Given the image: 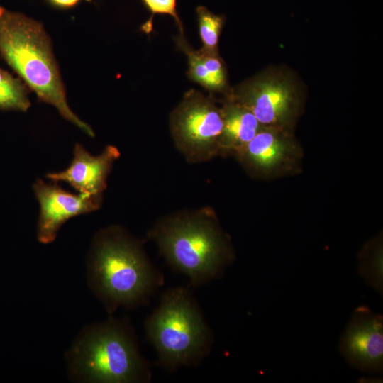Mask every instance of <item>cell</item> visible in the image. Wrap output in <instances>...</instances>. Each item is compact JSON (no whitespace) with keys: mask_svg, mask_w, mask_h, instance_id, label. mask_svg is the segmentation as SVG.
<instances>
[{"mask_svg":"<svg viewBox=\"0 0 383 383\" xmlns=\"http://www.w3.org/2000/svg\"><path fill=\"white\" fill-rule=\"evenodd\" d=\"M88 279L107 311L146 304L165 278L143 243L123 228L106 227L96 235L89 257Z\"/></svg>","mask_w":383,"mask_h":383,"instance_id":"cell-1","label":"cell"},{"mask_svg":"<svg viewBox=\"0 0 383 383\" xmlns=\"http://www.w3.org/2000/svg\"><path fill=\"white\" fill-rule=\"evenodd\" d=\"M148 238L174 270L187 277L192 287L220 278L235 260L231 238L209 207L162 217Z\"/></svg>","mask_w":383,"mask_h":383,"instance_id":"cell-2","label":"cell"},{"mask_svg":"<svg viewBox=\"0 0 383 383\" xmlns=\"http://www.w3.org/2000/svg\"><path fill=\"white\" fill-rule=\"evenodd\" d=\"M66 359L78 380L103 383H142L151 380L127 321L114 317L87 326L77 337Z\"/></svg>","mask_w":383,"mask_h":383,"instance_id":"cell-3","label":"cell"},{"mask_svg":"<svg viewBox=\"0 0 383 383\" xmlns=\"http://www.w3.org/2000/svg\"><path fill=\"white\" fill-rule=\"evenodd\" d=\"M0 52L39 99L55 106L66 120L94 136L91 127L68 106L49 39L40 23L0 8Z\"/></svg>","mask_w":383,"mask_h":383,"instance_id":"cell-4","label":"cell"},{"mask_svg":"<svg viewBox=\"0 0 383 383\" xmlns=\"http://www.w3.org/2000/svg\"><path fill=\"white\" fill-rule=\"evenodd\" d=\"M144 326L158 365L167 370L196 366L211 351L212 331L188 288L166 291Z\"/></svg>","mask_w":383,"mask_h":383,"instance_id":"cell-5","label":"cell"},{"mask_svg":"<svg viewBox=\"0 0 383 383\" xmlns=\"http://www.w3.org/2000/svg\"><path fill=\"white\" fill-rule=\"evenodd\" d=\"M223 114L211 96L195 89L187 91L171 112L170 133L179 152L191 164L219 156Z\"/></svg>","mask_w":383,"mask_h":383,"instance_id":"cell-6","label":"cell"},{"mask_svg":"<svg viewBox=\"0 0 383 383\" xmlns=\"http://www.w3.org/2000/svg\"><path fill=\"white\" fill-rule=\"evenodd\" d=\"M228 98L248 109L264 127L290 131L299 111L295 89L278 76H257L232 91Z\"/></svg>","mask_w":383,"mask_h":383,"instance_id":"cell-7","label":"cell"},{"mask_svg":"<svg viewBox=\"0 0 383 383\" xmlns=\"http://www.w3.org/2000/svg\"><path fill=\"white\" fill-rule=\"evenodd\" d=\"M235 157L250 175L267 179L296 169L302 150L290 131L262 126Z\"/></svg>","mask_w":383,"mask_h":383,"instance_id":"cell-8","label":"cell"},{"mask_svg":"<svg viewBox=\"0 0 383 383\" xmlns=\"http://www.w3.org/2000/svg\"><path fill=\"white\" fill-rule=\"evenodd\" d=\"M348 363L371 374L383 368V318L362 305L353 311L339 344Z\"/></svg>","mask_w":383,"mask_h":383,"instance_id":"cell-9","label":"cell"},{"mask_svg":"<svg viewBox=\"0 0 383 383\" xmlns=\"http://www.w3.org/2000/svg\"><path fill=\"white\" fill-rule=\"evenodd\" d=\"M33 189L40 204L37 238L43 244L52 242L67 220L94 211L102 204L103 198L73 194L42 179L34 183Z\"/></svg>","mask_w":383,"mask_h":383,"instance_id":"cell-10","label":"cell"},{"mask_svg":"<svg viewBox=\"0 0 383 383\" xmlns=\"http://www.w3.org/2000/svg\"><path fill=\"white\" fill-rule=\"evenodd\" d=\"M119 157L120 152L113 145H108L99 155H92L77 143L69 167L63 171L48 173L46 177L55 182H66L79 194L103 198L107 178Z\"/></svg>","mask_w":383,"mask_h":383,"instance_id":"cell-11","label":"cell"},{"mask_svg":"<svg viewBox=\"0 0 383 383\" xmlns=\"http://www.w3.org/2000/svg\"><path fill=\"white\" fill-rule=\"evenodd\" d=\"M223 131L219 155H234L257 134L262 126L246 107L231 98H226L222 106Z\"/></svg>","mask_w":383,"mask_h":383,"instance_id":"cell-12","label":"cell"},{"mask_svg":"<svg viewBox=\"0 0 383 383\" xmlns=\"http://www.w3.org/2000/svg\"><path fill=\"white\" fill-rule=\"evenodd\" d=\"M176 43L187 57V76L192 82L199 84L211 94L221 93L226 98L231 94L227 89V75L224 64L218 53H213L201 48L194 50L179 35Z\"/></svg>","mask_w":383,"mask_h":383,"instance_id":"cell-13","label":"cell"},{"mask_svg":"<svg viewBox=\"0 0 383 383\" xmlns=\"http://www.w3.org/2000/svg\"><path fill=\"white\" fill-rule=\"evenodd\" d=\"M381 238H377L367 243L359 255V274L366 283L382 294L383 265Z\"/></svg>","mask_w":383,"mask_h":383,"instance_id":"cell-14","label":"cell"},{"mask_svg":"<svg viewBox=\"0 0 383 383\" xmlns=\"http://www.w3.org/2000/svg\"><path fill=\"white\" fill-rule=\"evenodd\" d=\"M196 11L201 48L210 52L218 53V45L224 17L210 11L204 6H197Z\"/></svg>","mask_w":383,"mask_h":383,"instance_id":"cell-15","label":"cell"},{"mask_svg":"<svg viewBox=\"0 0 383 383\" xmlns=\"http://www.w3.org/2000/svg\"><path fill=\"white\" fill-rule=\"evenodd\" d=\"M30 106L27 93L21 83L0 70V109L26 111Z\"/></svg>","mask_w":383,"mask_h":383,"instance_id":"cell-16","label":"cell"},{"mask_svg":"<svg viewBox=\"0 0 383 383\" xmlns=\"http://www.w3.org/2000/svg\"><path fill=\"white\" fill-rule=\"evenodd\" d=\"M141 1L151 13L150 18L141 26L143 32L150 33L152 30V21L155 14L168 15L174 20L180 35L184 36L183 25L177 11V0Z\"/></svg>","mask_w":383,"mask_h":383,"instance_id":"cell-17","label":"cell"},{"mask_svg":"<svg viewBox=\"0 0 383 383\" xmlns=\"http://www.w3.org/2000/svg\"><path fill=\"white\" fill-rule=\"evenodd\" d=\"M54 6L67 9L74 6L82 0H48ZM88 1V0H87Z\"/></svg>","mask_w":383,"mask_h":383,"instance_id":"cell-18","label":"cell"}]
</instances>
